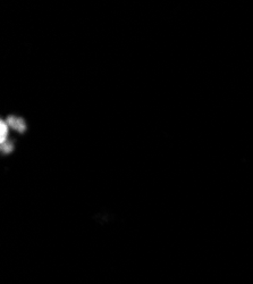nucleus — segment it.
<instances>
[{
  "instance_id": "nucleus-1",
  "label": "nucleus",
  "mask_w": 253,
  "mask_h": 284,
  "mask_svg": "<svg viewBox=\"0 0 253 284\" xmlns=\"http://www.w3.org/2000/svg\"><path fill=\"white\" fill-rule=\"evenodd\" d=\"M6 123L8 124L9 128L14 129L15 131H17V132H20V133H24L26 129H28V126H26V123H25L24 119H22L20 117H16V116L7 117Z\"/></svg>"
},
{
  "instance_id": "nucleus-3",
  "label": "nucleus",
  "mask_w": 253,
  "mask_h": 284,
  "mask_svg": "<svg viewBox=\"0 0 253 284\" xmlns=\"http://www.w3.org/2000/svg\"><path fill=\"white\" fill-rule=\"evenodd\" d=\"M0 149H1V152L2 154H10L14 150V143L12 141L7 140L3 142V143H0Z\"/></svg>"
},
{
  "instance_id": "nucleus-2",
  "label": "nucleus",
  "mask_w": 253,
  "mask_h": 284,
  "mask_svg": "<svg viewBox=\"0 0 253 284\" xmlns=\"http://www.w3.org/2000/svg\"><path fill=\"white\" fill-rule=\"evenodd\" d=\"M0 130H1V132H0V143H3V142L8 140L7 138H8L9 134V126L6 121L0 122Z\"/></svg>"
}]
</instances>
